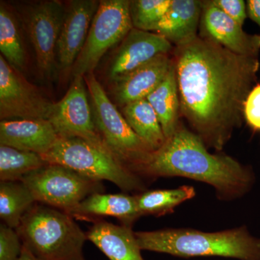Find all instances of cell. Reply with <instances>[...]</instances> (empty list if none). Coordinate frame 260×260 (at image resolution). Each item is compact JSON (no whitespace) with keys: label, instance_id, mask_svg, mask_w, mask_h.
<instances>
[{"label":"cell","instance_id":"26","mask_svg":"<svg viewBox=\"0 0 260 260\" xmlns=\"http://www.w3.org/2000/svg\"><path fill=\"white\" fill-rule=\"evenodd\" d=\"M172 0H133L129 13L133 28L155 31Z\"/></svg>","mask_w":260,"mask_h":260},{"label":"cell","instance_id":"13","mask_svg":"<svg viewBox=\"0 0 260 260\" xmlns=\"http://www.w3.org/2000/svg\"><path fill=\"white\" fill-rule=\"evenodd\" d=\"M99 1L73 0L65 10L64 20L56 46L58 70L72 72L73 65L85 45Z\"/></svg>","mask_w":260,"mask_h":260},{"label":"cell","instance_id":"8","mask_svg":"<svg viewBox=\"0 0 260 260\" xmlns=\"http://www.w3.org/2000/svg\"><path fill=\"white\" fill-rule=\"evenodd\" d=\"M128 0H102L85 45L72 69L73 78L93 73L104 54L133 28Z\"/></svg>","mask_w":260,"mask_h":260},{"label":"cell","instance_id":"3","mask_svg":"<svg viewBox=\"0 0 260 260\" xmlns=\"http://www.w3.org/2000/svg\"><path fill=\"white\" fill-rule=\"evenodd\" d=\"M142 250L181 258L221 256L238 260H260V239L244 225L206 233L191 229H166L135 232Z\"/></svg>","mask_w":260,"mask_h":260},{"label":"cell","instance_id":"15","mask_svg":"<svg viewBox=\"0 0 260 260\" xmlns=\"http://www.w3.org/2000/svg\"><path fill=\"white\" fill-rule=\"evenodd\" d=\"M174 64L172 54H162L114 82V93L123 107L146 99L165 79Z\"/></svg>","mask_w":260,"mask_h":260},{"label":"cell","instance_id":"29","mask_svg":"<svg viewBox=\"0 0 260 260\" xmlns=\"http://www.w3.org/2000/svg\"><path fill=\"white\" fill-rule=\"evenodd\" d=\"M213 3L239 25H244L247 18L246 3L244 0H213Z\"/></svg>","mask_w":260,"mask_h":260},{"label":"cell","instance_id":"9","mask_svg":"<svg viewBox=\"0 0 260 260\" xmlns=\"http://www.w3.org/2000/svg\"><path fill=\"white\" fill-rule=\"evenodd\" d=\"M54 103L49 102L0 56V119L49 120Z\"/></svg>","mask_w":260,"mask_h":260},{"label":"cell","instance_id":"19","mask_svg":"<svg viewBox=\"0 0 260 260\" xmlns=\"http://www.w3.org/2000/svg\"><path fill=\"white\" fill-rule=\"evenodd\" d=\"M201 13L200 0H172L155 31L174 47L185 45L198 37Z\"/></svg>","mask_w":260,"mask_h":260},{"label":"cell","instance_id":"6","mask_svg":"<svg viewBox=\"0 0 260 260\" xmlns=\"http://www.w3.org/2000/svg\"><path fill=\"white\" fill-rule=\"evenodd\" d=\"M84 78L91 101L94 122L103 143L124 167L138 176L153 150L133 131L93 73L85 75Z\"/></svg>","mask_w":260,"mask_h":260},{"label":"cell","instance_id":"17","mask_svg":"<svg viewBox=\"0 0 260 260\" xmlns=\"http://www.w3.org/2000/svg\"><path fill=\"white\" fill-rule=\"evenodd\" d=\"M70 215L88 221L109 216L119 220L121 225L133 228L141 214L138 210L136 196L122 194L95 193L85 198Z\"/></svg>","mask_w":260,"mask_h":260},{"label":"cell","instance_id":"21","mask_svg":"<svg viewBox=\"0 0 260 260\" xmlns=\"http://www.w3.org/2000/svg\"><path fill=\"white\" fill-rule=\"evenodd\" d=\"M123 116L133 131L153 151L161 148L166 141L158 116L146 99L126 104Z\"/></svg>","mask_w":260,"mask_h":260},{"label":"cell","instance_id":"23","mask_svg":"<svg viewBox=\"0 0 260 260\" xmlns=\"http://www.w3.org/2000/svg\"><path fill=\"white\" fill-rule=\"evenodd\" d=\"M195 194L193 186H181L176 189L143 191L135 196L142 216L159 217L172 213L178 205L194 198Z\"/></svg>","mask_w":260,"mask_h":260},{"label":"cell","instance_id":"24","mask_svg":"<svg viewBox=\"0 0 260 260\" xmlns=\"http://www.w3.org/2000/svg\"><path fill=\"white\" fill-rule=\"evenodd\" d=\"M0 51L15 70L20 72L25 68V51L18 21L3 2L0 4Z\"/></svg>","mask_w":260,"mask_h":260},{"label":"cell","instance_id":"11","mask_svg":"<svg viewBox=\"0 0 260 260\" xmlns=\"http://www.w3.org/2000/svg\"><path fill=\"white\" fill-rule=\"evenodd\" d=\"M85 86L83 76L73 78L64 96L54 103L49 121L59 138H80L107 148L94 122Z\"/></svg>","mask_w":260,"mask_h":260},{"label":"cell","instance_id":"27","mask_svg":"<svg viewBox=\"0 0 260 260\" xmlns=\"http://www.w3.org/2000/svg\"><path fill=\"white\" fill-rule=\"evenodd\" d=\"M23 244L15 229L5 223L0 225V260H18Z\"/></svg>","mask_w":260,"mask_h":260},{"label":"cell","instance_id":"30","mask_svg":"<svg viewBox=\"0 0 260 260\" xmlns=\"http://www.w3.org/2000/svg\"><path fill=\"white\" fill-rule=\"evenodd\" d=\"M246 10L248 17L260 28V0H248Z\"/></svg>","mask_w":260,"mask_h":260},{"label":"cell","instance_id":"1","mask_svg":"<svg viewBox=\"0 0 260 260\" xmlns=\"http://www.w3.org/2000/svg\"><path fill=\"white\" fill-rule=\"evenodd\" d=\"M181 115L207 148L223 150L244 120V104L255 86L258 56L239 55L199 36L172 52Z\"/></svg>","mask_w":260,"mask_h":260},{"label":"cell","instance_id":"25","mask_svg":"<svg viewBox=\"0 0 260 260\" xmlns=\"http://www.w3.org/2000/svg\"><path fill=\"white\" fill-rule=\"evenodd\" d=\"M47 164L39 154L0 145L1 181H21L24 177Z\"/></svg>","mask_w":260,"mask_h":260},{"label":"cell","instance_id":"10","mask_svg":"<svg viewBox=\"0 0 260 260\" xmlns=\"http://www.w3.org/2000/svg\"><path fill=\"white\" fill-rule=\"evenodd\" d=\"M65 10L60 2L50 0L32 5L27 13V28L38 68L42 76L49 80L55 76L58 69L56 46Z\"/></svg>","mask_w":260,"mask_h":260},{"label":"cell","instance_id":"22","mask_svg":"<svg viewBox=\"0 0 260 260\" xmlns=\"http://www.w3.org/2000/svg\"><path fill=\"white\" fill-rule=\"evenodd\" d=\"M37 203L35 197L23 181L0 183V218L8 226L18 229L24 215Z\"/></svg>","mask_w":260,"mask_h":260},{"label":"cell","instance_id":"20","mask_svg":"<svg viewBox=\"0 0 260 260\" xmlns=\"http://www.w3.org/2000/svg\"><path fill=\"white\" fill-rule=\"evenodd\" d=\"M146 99L156 113L166 139H168L175 133L180 123L181 104L175 62L165 79Z\"/></svg>","mask_w":260,"mask_h":260},{"label":"cell","instance_id":"2","mask_svg":"<svg viewBox=\"0 0 260 260\" xmlns=\"http://www.w3.org/2000/svg\"><path fill=\"white\" fill-rule=\"evenodd\" d=\"M139 177H184L213 186L219 200L231 201L247 194L255 183L252 169L229 155L213 154L194 132L179 123L177 130L152 153Z\"/></svg>","mask_w":260,"mask_h":260},{"label":"cell","instance_id":"12","mask_svg":"<svg viewBox=\"0 0 260 260\" xmlns=\"http://www.w3.org/2000/svg\"><path fill=\"white\" fill-rule=\"evenodd\" d=\"M199 37L239 55L258 56L260 34H249L242 25L228 16L213 0L202 1Z\"/></svg>","mask_w":260,"mask_h":260},{"label":"cell","instance_id":"28","mask_svg":"<svg viewBox=\"0 0 260 260\" xmlns=\"http://www.w3.org/2000/svg\"><path fill=\"white\" fill-rule=\"evenodd\" d=\"M244 119L254 131L260 133V84H256L244 104Z\"/></svg>","mask_w":260,"mask_h":260},{"label":"cell","instance_id":"4","mask_svg":"<svg viewBox=\"0 0 260 260\" xmlns=\"http://www.w3.org/2000/svg\"><path fill=\"white\" fill-rule=\"evenodd\" d=\"M15 230L23 247L37 260H85L86 233L62 210L37 203Z\"/></svg>","mask_w":260,"mask_h":260},{"label":"cell","instance_id":"14","mask_svg":"<svg viewBox=\"0 0 260 260\" xmlns=\"http://www.w3.org/2000/svg\"><path fill=\"white\" fill-rule=\"evenodd\" d=\"M174 47L157 32L133 28L123 39L109 68L113 82L120 79L162 54H172Z\"/></svg>","mask_w":260,"mask_h":260},{"label":"cell","instance_id":"18","mask_svg":"<svg viewBox=\"0 0 260 260\" xmlns=\"http://www.w3.org/2000/svg\"><path fill=\"white\" fill-rule=\"evenodd\" d=\"M93 222L86 232L88 240L109 260H145L132 228L115 225L102 219Z\"/></svg>","mask_w":260,"mask_h":260},{"label":"cell","instance_id":"16","mask_svg":"<svg viewBox=\"0 0 260 260\" xmlns=\"http://www.w3.org/2000/svg\"><path fill=\"white\" fill-rule=\"evenodd\" d=\"M59 138L49 120L8 119L0 122V145L44 155Z\"/></svg>","mask_w":260,"mask_h":260},{"label":"cell","instance_id":"7","mask_svg":"<svg viewBox=\"0 0 260 260\" xmlns=\"http://www.w3.org/2000/svg\"><path fill=\"white\" fill-rule=\"evenodd\" d=\"M21 181L28 186L37 203L70 215L85 198L104 191L102 181L89 179L59 164H47Z\"/></svg>","mask_w":260,"mask_h":260},{"label":"cell","instance_id":"5","mask_svg":"<svg viewBox=\"0 0 260 260\" xmlns=\"http://www.w3.org/2000/svg\"><path fill=\"white\" fill-rule=\"evenodd\" d=\"M42 158L94 180L111 181L121 190L145 191L142 178L124 167L104 147L80 138H59Z\"/></svg>","mask_w":260,"mask_h":260},{"label":"cell","instance_id":"31","mask_svg":"<svg viewBox=\"0 0 260 260\" xmlns=\"http://www.w3.org/2000/svg\"><path fill=\"white\" fill-rule=\"evenodd\" d=\"M18 260H37L34 257V256L30 254V252L28 250H27L25 248L23 247V250H22L21 254H20V257Z\"/></svg>","mask_w":260,"mask_h":260}]
</instances>
